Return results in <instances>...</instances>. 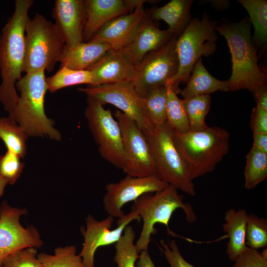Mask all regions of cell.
Instances as JSON below:
<instances>
[{
    "label": "cell",
    "instance_id": "cell-1",
    "mask_svg": "<svg viewBox=\"0 0 267 267\" xmlns=\"http://www.w3.org/2000/svg\"><path fill=\"white\" fill-rule=\"evenodd\" d=\"M33 0H16L13 13L0 35V101L11 116L19 96L15 84L24 72L25 59V27Z\"/></svg>",
    "mask_w": 267,
    "mask_h": 267
},
{
    "label": "cell",
    "instance_id": "cell-2",
    "mask_svg": "<svg viewBox=\"0 0 267 267\" xmlns=\"http://www.w3.org/2000/svg\"><path fill=\"white\" fill-rule=\"evenodd\" d=\"M217 31L226 40L231 55L232 74L227 80L229 91L246 89L251 92L267 85V75L259 66L253 42L249 19L217 26Z\"/></svg>",
    "mask_w": 267,
    "mask_h": 267
},
{
    "label": "cell",
    "instance_id": "cell-3",
    "mask_svg": "<svg viewBox=\"0 0 267 267\" xmlns=\"http://www.w3.org/2000/svg\"><path fill=\"white\" fill-rule=\"evenodd\" d=\"M173 135L192 180L213 172L229 151L230 134L219 127L182 133L173 131Z\"/></svg>",
    "mask_w": 267,
    "mask_h": 267
},
{
    "label": "cell",
    "instance_id": "cell-4",
    "mask_svg": "<svg viewBox=\"0 0 267 267\" xmlns=\"http://www.w3.org/2000/svg\"><path fill=\"white\" fill-rule=\"evenodd\" d=\"M44 70L27 73L15 84L20 92L16 106L11 117L29 136L46 137L60 141V133L54 128L44 108L47 90Z\"/></svg>",
    "mask_w": 267,
    "mask_h": 267
},
{
    "label": "cell",
    "instance_id": "cell-5",
    "mask_svg": "<svg viewBox=\"0 0 267 267\" xmlns=\"http://www.w3.org/2000/svg\"><path fill=\"white\" fill-rule=\"evenodd\" d=\"M216 23L206 14L202 19L194 18L177 40L178 68L176 75L167 84L177 93L180 83L187 82L192 69L202 56H209L216 50L218 39Z\"/></svg>",
    "mask_w": 267,
    "mask_h": 267
},
{
    "label": "cell",
    "instance_id": "cell-6",
    "mask_svg": "<svg viewBox=\"0 0 267 267\" xmlns=\"http://www.w3.org/2000/svg\"><path fill=\"white\" fill-rule=\"evenodd\" d=\"M178 208L183 210L188 222L195 221L196 217L191 205L184 203L182 196L171 185L154 194H144L134 201L132 210L136 211L143 221L140 236L135 244L139 254L143 251H148L151 236L157 232L154 227L157 223L164 224L168 233H172L169 222L173 213Z\"/></svg>",
    "mask_w": 267,
    "mask_h": 267
},
{
    "label": "cell",
    "instance_id": "cell-7",
    "mask_svg": "<svg viewBox=\"0 0 267 267\" xmlns=\"http://www.w3.org/2000/svg\"><path fill=\"white\" fill-rule=\"evenodd\" d=\"M155 163L157 176L168 184L189 195L195 189L187 168L175 143L173 130L166 124L142 131Z\"/></svg>",
    "mask_w": 267,
    "mask_h": 267
},
{
    "label": "cell",
    "instance_id": "cell-8",
    "mask_svg": "<svg viewBox=\"0 0 267 267\" xmlns=\"http://www.w3.org/2000/svg\"><path fill=\"white\" fill-rule=\"evenodd\" d=\"M24 72L53 71L65 47L64 42L54 23L37 13L25 27Z\"/></svg>",
    "mask_w": 267,
    "mask_h": 267
},
{
    "label": "cell",
    "instance_id": "cell-9",
    "mask_svg": "<svg viewBox=\"0 0 267 267\" xmlns=\"http://www.w3.org/2000/svg\"><path fill=\"white\" fill-rule=\"evenodd\" d=\"M89 130L103 158L119 169L126 163L119 124L110 109H106L95 99L87 96L85 111Z\"/></svg>",
    "mask_w": 267,
    "mask_h": 267
},
{
    "label": "cell",
    "instance_id": "cell-10",
    "mask_svg": "<svg viewBox=\"0 0 267 267\" xmlns=\"http://www.w3.org/2000/svg\"><path fill=\"white\" fill-rule=\"evenodd\" d=\"M177 39L172 37L159 48L148 53L134 66L131 82L142 98L153 89L166 86L176 75L178 68Z\"/></svg>",
    "mask_w": 267,
    "mask_h": 267
},
{
    "label": "cell",
    "instance_id": "cell-11",
    "mask_svg": "<svg viewBox=\"0 0 267 267\" xmlns=\"http://www.w3.org/2000/svg\"><path fill=\"white\" fill-rule=\"evenodd\" d=\"M84 92L103 106L110 104L134 121L142 130L153 127L146 111L143 98L137 93L131 82L90 86L79 88Z\"/></svg>",
    "mask_w": 267,
    "mask_h": 267
},
{
    "label": "cell",
    "instance_id": "cell-12",
    "mask_svg": "<svg viewBox=\"0 0 267 267\" xmlns=\"http://www.w3.org/2000/svg\"><path fill=\"white\" fill-rule=\"evenodd\" d=\"M122 134L127 175L143 177L156 175L155 163L149 144L136 123L119 110L114 113Z\"/></svg>",
    "mask_w": 267,
    "mask_h": 267
},
{
    "label": "cell",
    "instance_id": "cell-13",
    "mask_svg": "<svg viewBox=\"0 0 267 267\" xmlns=\"http://www.w3.org/2000/svg\"><path fill=\"white\" fill-rule=\"evenodd\" d=\"M134 220L140 222L141 218L136 211L132 210L128 214L119 218L117 221L118 227L111 230L113 217L108 216L103 220L97 221L89 215L86 219V229L83 226L81 228L84 242L79 255L82 259L84 267H94L96 250L100 247L117 242L126 226Z\"/></svg>",
    "mask_w": 267,
    "mask_h": 267
},
{
    "label": "cell",
    "instance_id": "cell-14",
    "mask_svg": "<svg viewBox=\"0 0 267 267\" xmlns=\"http://www.w3.org/2000/svg\"><path fill=\"white\" fill-rule=\"evenodd\" d=\"M26 213V209L13 208L6 201L0 206V267L4 259L14 252L43 245L33 225L25 228L20 223V216Z\"/></svg>",
    "mask_w": 267,
    "mask_h": 267
},
{
    "label": "cell",
    "instance_id": "cell-15",
    "mask_svg": "<svg viewBox=\"0 0 267 267\" xmlns=\"http://www.w3.org/2000/svg\"><path fill=\"white\" fill-rule=\"evenodd\" d=\"M169 185L156 175L143 177L127 175L119 182L106 185V192L103 198L104 209L109 216L119 219L125 215L122 208L126 204L134 201L144 194L161 191Z\"/></svg>",
    "mask_w": 267,
    "mask_h": 267
},
{
    "label": "cell",
    "instance_id": "cell-16",
    "mask_svg": "<svg viewBox=\"0 0 267 267\" xmlns=\"http://www.w3.org/2000/svg\"><path fill=\"white\" fill-rule=\"evenodd\" d=\"M52 16L66 48H71L84 42L87 20L85 0H56Z\"/></svg>",
    "mask_w": 267,
    "mask_h": 267
},
{
    "label": "cell",
    "instance_id": "cell-17",
    "mask_svg": "<svg viewBox=\"0 0 267 267\" xmlns=\"http://www.w3.org/2000/svg\"><path fill=\"white\" fill-rule=\"evenodd\" d=\"M145 14L141 5L132 13L116 17L105 24L88 42L105 44L112 49H122L132 41Z\"/></svg>",
    "mask_w": 267,
    "mask_h": 267
},
{
    "label": "cell",
    "instance_id": "cell-18",
    "mask_svg": "<svg viewBox=\"0 0 267 267\" xmlns=\"http://www.w3.org/2000/svg\"><path fill=\"white\" fill-rule=\"evenodd\" d=\"M92 76V84L131 82L134 65L122 49L110 48L96 63L89 68Z\"/></svg>",
    "mask_w": 267,
    "mask_h": 267
},
{
    "label": "cell",
    "instance_id": "cell-19",
    "mask_svg": "<svg viewBox=\"0 0 267 267\" xmlns=\"http://www.w3.org/2000/svg\"><path fill=\"white\" fill-rule=\"evenodd\" d=\"M173 37L167 30H162L145 11L131 43L122 49L133 64H137L149 52L166 44Z\"/></svg>",
    "mask_w": 267,
    "mask_h": 267
},
{
    "label": "cell",
    "instance_id": "cell-20",
    "mask_svg": "<svg viewBox=\"0 0 267 267\" xmlns=\"http://www.w3.org/2000/svg\"><path fill=\"white\" fill-rule=\"evenodd\" d=\"M87 20L83 32L84 42H88L107 22L129 13L124 0H86Z\"/></svg>",
    "mask_w": 267,
    "mask_h": 267
},
{
    "label": "cell",
    "instance_id": "cell-21",
    "mask_svg": "<svg viewBox=\"0 0 267 267\" xmlns=\"http://www.w3.org/2000/svg\"><path fill=\"white\" fill-rule=\"evenodd\" d=\"M193 0H172L161 7H154L146 13L153 20H164L173 37L178 38L189 23Z\"/></svg>",
    "mask_w": 267,
    "mask_h": 267
},
{
    "label": "cell",
    "instance_id": "cell-22",
    "mask_svg": "<svg viewBox=\"0 0 267 267\" xmlns=\"http://www.w3.org/2000/svg\"><path fill=\"white\" fill-rule=\"evenodd\" d=\"M111 48L105 44L83 42L71 48L65 47L59 60L60 67L76 70H87Z\"/></svg>",
    "mask_w": 267,
    "mask_h": 267
},
{
    "label": "cell",
    "instance_id": "cell-23",
    "mask_svg": "<svg viewBox=\"0 0 267 267\" xmlns=\"http://www.w3.org/2000/svg\"><path fill=\"white\" fill-rule=\"evenodd\" d=\"M247 215L246 211L243 209L237 211L233 208L229 209L225 214L223 229L228 238L226 253L228 259L232 262L247 248L246 244Z\"/></svg>",
    "mask_w": 267,
    "mask_h": 267
},
{
    "label": "cell",
    "instance_id": "cell-24",
    "mask_svg": "<svg viewBox=\"0 0 267 267\" xmlns=\"http://www.w3.org/2000/svg\"><path fill=\"white\" fill-rule=\"evenodd\" d=\"M186 87L179 93L183 98L210 94L218 90L229 91L227 81H221L213 77L207 71L200 58L195 63Z\"/></svg>",
    "mask_w": 267,
    "mask_h": 267
},
{
    "label": "cell",
    "instance_id": "cell-25",
    "mask_svg": "<svg viewBox=\"0 0 267 267\" xmlns=\"http://www.w3.org/2000/svg\"><path fill=\"white\" fill-rule=\"evenodd\" d=\"M248 12L249 20L254 26L252 39L254 46H265L267 41V1L266 0H239Z\"/></svg>",
    "mask_w": 267,
    "mask_h": 267
},
{
    "label": "cell",
    "instance_id": "cell-26",
    "mask_svg": "<svg viewBox=\"0 0 267 267\" xmlns=\"http://www.w3.org/2000/svg\"><path fill=\"white\" fill-rule=\"evenodd\" d=\"M28 137L11 117L0 118V138L7 150L17 154L21 158L26 154Z\"/></svg>",
    "mask_w": 267,
    "mask_h": 267
},
{
    "label": "cell",
    "instance_id": "cell-27",
    "mask_svg": "<svg viewBox=\"0 0 267 267\" xmlns=\"http://www.w3.org/2000/svg\"><path fill=\"white\" fill-rule=\"evenodd\" d=\"M244 187L254 188L267 178V154L252 147L246 156Z\"/></svg>",
    "mask_w": 267,
    "mask_h": 267
},
{
    "label": "cell",
    "instance_id": "cell-28",
    "mask_svg": "<svg viewBox=\"0 0 267 267\" xmlns=\"http://www.w3.org/2000/svg\"><path fill=\"white\" fill-rule=\"evenodd\" d=\"M182 102L189 122V130L199 131L207 129L209 126L206 123V117L211 106L210 94L183 98Z\"/></svg>",
    "mask_w": 267,
    "mask_h": 267
},
{
    "label": "cell",
    "instance_id": "cell-29",
    "mask_svg": "<svg viewBox=\"0 0 267 267\" xmlns=\"http://www.w3.org/2000/svg\"><path fill=\"white\" fill-rule=\"evenodd\" d=\"M47 90L53 93L62 88L80 84H92V76L87 70H76L66 67L60 69L53 76L45 78Z\"/></svg>",
    "mask_w": 267,
    "mask_h": 267
},
{
    "label": "cell",
    "instance_id": "cell-30",
    "mask_svg": "<svg viewBox=\"0 0 267 267\" xmlns=\"http://www.w3.org/2000/svg\"><path fill=\"white\" fill-rule=\"evenodd\" d=\"M166 100L167 124L174 132L185 133L189 131L188 118L184 109L182 99L179 98L177 93L167 84Z\"/></svg>",
    "mask_w": 267,
    "mask_h": 267
},
{
    "label": "cell",
    "instance_id": "cell-31",
    "mask_svg": "<svg viewBox=\"0 0 267 267\" xmlns=\"http://www.w3.org/2000/svg\"><path fill=\"white\" fill-rule=\"evenodd\" d=\"M167 87H160L148 92L143 98L150 122L153 127L159 128L167 123Z\"/></svg>",
    "mask_w": 267,
    "mask_h": 267
},
{
    "label": "cell",
    "instance_id": "cell-32",
    "mask_svg": "<svg viewBox=\"0 0 267 267\" xmlns=\"http://www.w3.org/2000/svg\"><path fill=\"white\" fill-rule=\"evenodd\" d=\"M135 233L133 227L127 225L123 234L115 243L116 253L114 261L117 267H135L139 257L134 240Z\"/></svg>",
    "mask_w": 267,
    "mask_h": 267
},
{
    "label": "cell",
    "instance_id": "cell-33",
    "mask_svg": "<svg viewBox=\"0 0 267 267\" xmlns=\"http://www.w3.org/2000/svg\"><path fill=\"white\" fill-rule=\"evenodd\" d=\"M37 258L43 267H84L82 258L76 254L74 245L58 247L53 255L41 253Z\"/></svg>",
    "mask_w": 267,
    "mask_h": 267
},
{
    "label": "cell",
    "instance_id": "cell-34",
    "mask_svg": "<svg viewBox=\"0 0 267 267\" xmlns=\"http://www.w3.org/2000/svg\"><path fill=\"white\" fill-rule=\"evenodd\" d=\"M246 244L248 247L256 250L267 246V219L247 214Z\"/></svg>",
    "mask_w": 267,
    "mask_h": 267
},
{
    "label": "cell",
    "instance_id": "cell-35",
    "mask_svg": "<svg viewBox=\"0 0 267 267\" xmlns=\"http://www.w3.org/2000/svg\"><path fill=\"white\" fill-rule=\"evenodd\" d=\"M20 157L10 150L0 155V178L4 179L8 184H13L20 177L24 164Z\"/></svg>",
    "mask_w": 267,
    "mask_h": 267
},
{
    "label": "cell",
    "instance_id": "cell-36",
    "mask_svg": "<svg viewBox=\"0 0 267 267\" xmlns=\"http://www.w3.org/2000/svg\"><path fill=\"white\" fill-rule=\"evenodd\" d=\"M37 255V248L21 249L6 257L1 267H43Z\"/></svg>",
    "mask_w": 267,
    "mask_h": 267
},
{
    "label": "cell",
    "instance_id": "cell-37",
    "mask_svg": "<svg viewBox=\"0 0 267 267\" xmlns=\"http://www.w3.org/2000/svg\"><path fill=\"white\" fill-rule=\"evenodd\" d=\"M160 243V248L170 267H195L184 259L174 239H172L169 244L161 239Z\"/></svg>",
    "mask_w": 267,
    "mask_h": 267
},
{
    "label": "cell",
    "instance_id": "cell-38",
    "mask_svg": "<svg viewBox=\"0 0 267 267\" xmlns=\"http://www.w3.org/2000/svg\"><path fill=\"white\" fill-rule=\"evenodd\" d=\"M232 267H267V258L257 250L247 247L238 256Z\"/></svg>",
    "mask_w": 267,
    "mask_h": 267
},
{
    "label": "cell",
    "instance_id": "cell-39",
    "mask_svg": "<svg viewBox=\"0 0 267 267\" xmlns=\"http://www.w3.org/2000/svg\"><path fill=\"white\" fill-rule=\"evenodd\" d=\"M250 126L253 133L267 134V110L256 105L252 111Z\"/></svg>",
    "mask_w": 267,
    "mask_h": 267
},
{
    "label": "cell",
    "instance_id": "cell-40",
    "mask_svg": "<svg viewBox=\"0 0 267 267\" xmlns=\"http://www.w3.org/2000/svg\"><path fill=\"white\" fill-rule=\"evenodd\" d=\"M252 92L253 93L256 105L267 110V85L256 88Z\"/></svg>",
    "mask_w": 267,
    "mask_h": 267
},
{
    "label": "cell",
    "instance_id": "cell-41",
    "mask_svg": "<svg viewBox=\"0 0 267 267\" xmlns=\"http://www.w3.org/2000/svg\"><path fill=\"white\" fill-rule=\"evenodd\" d=\"M252 147L267 154V134L253 133Z\"/></svg>",
    "mask_w": 267,
    "mask_h": 267
},
{
    "label": "cell",
    "instance_id": "cell-42",
    "mask_svg": "<svg viewBox=\"0 0 267 267\" xmlns=\"http://www.w3.org/2000/svg\"><path fill=\"white\" fill-rule=\"evenodd\" d=\"M135 267H155L148 251H143L139 253Z\"/></svg>",
    "mask_w": 267,
    "mask_h": 267
},
{
    "label": "cell",
    "instance_id": "cell-43",
    "mask_svg": "<svg viewBox=\"0 0 267 267\" xmlns=\"http://www.w3.org/2000/svg\"><path fill=\"white\" fill-rule=\"evenodd\" d=\"M7 184L4 179L0 178V197L3 195L5 187Z\"/></svg>",
    "mask_w": 267,
    "mask_h": 267
}]
</instances>
